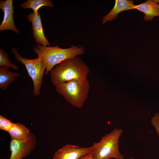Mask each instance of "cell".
<instances>
[{
  "label": "cell",
  "mask_w": 159,
  "mask_h": 159,
  "mask_svg": "<svg viewBox=\"0 0 159 159\" xmlns=\"http://www.w3.org/2000/svg\"><path fill=\"white\" fill-rule=\"evenodd\" d=\"M90 69L78 56L67 59L56 66L49 72L51 82L55 87L81 78H87Z\"/></svg>",
  "instance_id": "1"
},
{
  "label": "cell",
  "mask_w": 159,
  "mask_h": 159,
  "mask_svg": "<svg viewBox=\"0 0 159 159\" xmlns=\"http://www.w3.org/2000/svg\"><path fill=\"white\" fill-rule=\"evenodd\" d=\"M134 9L144 14V19L145 21H151L155 17H159V9L158 4L153 0H148L141 4L135 5Z\"/></svg>",
  "instance_id": "11"
},
{
  "label": "cell",
  "mask_w": 159,
  "mask_h": 159,
  "mask_svg": "<svg viewBox=\"0 0 159 159\" xmlns=\"http://www.w3.org/2000/svg\"><path fill=\"white\" fill-rule=\"evenodd\" d=\"M53 3L49 0H28L23 2L20 5V7L23 9H31L33 13L37 14L38 10L42 6L53 7Z\"/></svg>",
  "instance_id": "14"
},
{
  "label": "cell",
  "mask_w": 159,
  "mask_h": 159,
  "mask_svg": "<svg viewBox=\"0 0 159 159\" xmlns=\"http://www.w3.org/2000/svg\"><path fill=\"white\" fill-rule=\"evenodd\" d=\"M134 2L130 0H116L113 8L103 17L102 24L115 19L118 14L123 11L134 9L135 5Z\"/></svg>",
  "instance_id": "10"
},
{
  "label": "cell",
  "mask_w": 159,
  "mask_h": 159,
  "mask_svg": "<svg viewBox=\"0 0 159 159\" xmlns=\"http://www.w3.org/2000/svg\"><path fill=\"white\" fill-rule=\"evenodd\" d=\"M158 8L159 9V4H158Z\"/></svg>",
  "instance_id": "21"
},
{
  "label": "cell",
  "mask_w": 159,
  "mask_h": 159,
  "mask_svg": "<svg viewBox=\"0 0 159 159\" xmlns=\"http://www.w3.org/2000/svg\"><path fill=\"white\" fill-rule=\"evenodd\" d=\"M32 24L33 35L37 44L44 46H49L50 44L45 37L43 31L40 14L31 13L26 16Z\"/></svg>",
  "instance_id": "9"
},
{
  "label": "cell",
  "mask_w": 159,
  "mask_h": 159,
  "mask_svg": "<svg viewBox=\"0 0 159 159\" xmlns=\"http://www.w3.org/2000/svg\"><path fill=\"white\" fill-rule=\"evenodd\" d=\"M153 1L156 4H159V0H153Z\"/></svg>",
  "instance_id": "19"
},
{
  "label": "cell",
  "mask_w": 159,
  "mask_h": 159,
  "mask_svg": "<svg viewBox=\"0 0 159 159\" xmlns=\"http://www.w3.org/2000/svg\"><path fill=\"white\" fill-rule=\"evenodd\" d=\"M90 84L87 78L75 79L55 86L56 91L72 106L82 107L88 97Z\"/></svg>",
  "instance_id": "3"
},
{
  "label": "cell",
  "mask_w": 159,
  "mask_h": 159,
  "mask_svg": "<svg viewBox=\"0 0 159 159\" xmlns=\"http://www.w3.org/2000/svg\"><path fill=\"white\" fill-rule=\"evenodd\" d=\"M33 51L43 59L45 67V74L49 72L57 65L64 60L83 54L85 50L82 46L72 45L69 48H62L58 46H44L37 44Z\"/></svg>",
  "instance_id": "2"
},
{
  "label": "cell",
  "mask_w": 159,
  "mask_h": 159,
  "mask_svg": "<svg viewBox=\"0 0 159 159\" xmlns=\"http://www.w3.org/2000/svg\"><path fill=\"white\" fill-rule=\"evenodd\" d=\"M123 133L122 129L114 128L102 136L98 142L91 146V153L94 159H124L119 149L120 138Z\"/></svg>",
  "instance_id": "4"
},
{
  "label": "cell",
  "mask_w": 159,
  "mask_h": 159,
  "mask_svg": "<svg viewBox=\"0 0 159 159\" xmlns=\"http://www.w3.org/2000/svg\"><path fill=\"white\" fill-rule=\"evenodd\" d=\"M151 123L154 128L158 135L159 136V114L155 113L151 117Z\"/></svg>",
  "instance_id": "17"
},
{
  "label": "cell",
  "mask_w": 159,
  "mask_h": 159,
  "mask_svg": "<svg viewBox=\"0 0 159 159\" xmlns=\"http://www.w3.org/2000/svg\"><path fill=\"white\" fill-rule=\"evenodd\" d=\"M8 132L11 139L18 140L26 139L29 137L31 134L27 128L19 122L14 123Z\"/></svg>",
  "instance_id": "13"
},
{
  "label": "cell",
  "mask_w": 159,
  "mask_h": 159,
  "mask_svg": "<svg viewBox=\"0 0 159 159\" xmlns=\"http://www.w3.org/2000/svg\"><path fill=\"white\" fill-rule=\"evenodd\" d=\"M12 0H0V8L4 13L3 20L0 25V31L11 30L18 34H20V31L17 28L14 19Z\"/></svg>",
  "instance_id": "8"
},
{
  "label": "cell",
  "mask_w": 159,
  "mask_h": 159,
  "mask_svg": "<svg viewBox=\"0 0 159 159\" xmlns=\"http://www.w3.org/2000/svg\"><path fill=\"white\" fill-rule=\"evenodd\" d=\"M37 140L32 133L27 138L18 140L11 139L10 149L11 152L9 159H23L29 155L36 148Z\"/></svg>",
  "instance_id": "6"
},
{
  "label": "cell",
  "mask_w": 159,
  "mask_h": 159,
  "mask_svg": "<svg viewBox=\"0 0 159 159\" xmlns=\"http://www.w3.org/2000/svg\"><path fill=\"white\" fill-rule=\"evenodd\" d=\"M14 123L1 115H0V129L8 132Z\"/></svg>",
  "instance_id": "16"
},
{
  "label": "cell",
  "mask_w": 159,
  "mask_h": 159,
  "mask_svg": "<svg viewBox=\"0 0 159 159\" xmlns=\"http://www.w3.org/2000/svg\"><path fill=\"white\" fill-rule=\"evenodd\" d=\"M11 68L14 70H18V67L9 60L8 54L0 48V68Z\"/></svg>",
  "instance_id": "15"
},
{
  "label": "cell",
  "mask_w": 159,
  "mask_h": 159,
  "mask_svg": "<svg viewBox=\"0 0 159 159\" xmlns=\"http://www.w3.org/2000/svg\"><path fill=\"white\" fill-rule=\"evenodd\" d=\"M19 76V73L11 71L8 68H0V89L6 90L16 78Z\"/></svg>",
  "instance_id": "12"
},
{
  "label": "cell",
  "mask_w": 159,
  "mask_h": 159,
  "mask_svg": "<svg viewBox=\"0 0 159 159\" xmlns=\"http://www.w3.org/2000/svg\"><path fill=\"white\" fill-rule=\"evenodd\" d=\"M129 159H134L133 157H130L129 158ZM139 159L138 158H137V159Z\"/></svg>",
  "instance_id": "20"
},
{
  "label": "cell",
  "mask_w": 159,
  "mask_h": 159,
  "mask_svg": "<svg viewBox=\"0 0 159 159\" xmlns=\"http://www.w3.org/2000/svg\"><path fill=\"white\" fill-rule=\"evenodd\" d=\"M81 159H94L93 158L91 152L84 156Z\"/></svg>",
  "instance_id": "18"
},
{
  "label": "cell",
  "mask_w": 159,
  "mask_h": 159,
  "mask_svg": "<svg viewBox=\"0 0 159 159\" xmlns=\"http://www.w3.org/2000/svg\"><path fill=\"white\" fill-rule=\"evenodd\" d=\"M91 149V147L84 148L72 145H67L55 153L53 159H81L90 153Z\"/></svg>",
  "instance_id": "7"
},
{
  "label": "cell",
  "mask_w": 159,
  "mask_h": 159,
  "mask_svg": "<svg viewBox=\"0 0 159 159\" xmlns=\"http://www.w3.org/2000/svg\"><path fill=\"white\" fill-rule=\"evenodd\" d=\"M11 52L16 60L25 67L28 74L31 78L33 84V94L34 96L39 95L40 93L45 67L42 58L40 57L33 59L24 58L18 53L17 49L14 47Z\"/></svg>",
  "instance_id": "5"
}]
</instances>
